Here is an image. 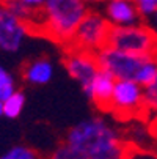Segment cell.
I'll list each match as a JSON object with an SVG mask.
<instances>
[{
    "label": "cell",
    "mask_w": 157,
    "mask_h": 159,
    "mask_svg": "<svg viewBox=\"0 0 157 159\" xmlns=\"http://www.w3.org/2000/svg\"><path fill=\"white\" fill-rule=\"evenodd\" d=\"M86 13L83 0H46L35 35L68 48Z\"/></svg>",
    "instance_id": "cell-2"
},
{
    "label": "cell",
    "mask_w": 157,
    "mask_h": 159,
    "mask_svg": "<svg viewBox=\"0 0 157 159\" xmlns=\"http://www.w3.org/2000/svg\"><path fill=\"white\" fill-rule=\"evenodd\" d=\"M49 159H86V157L79 150L71 147L68 142H63L52 151Z\"/></svg>",
    "instance_id": "cell-15"
},
{
    "label": "cell",
    "mask_w": 157,
    "mask_h": 159,
    "mask_svg": "<svg viewBox=\"0 0 157 159\" xmlns=\"http://www.w3.org/2000/svg\"><path fill=\"white\" fill-rule=\"evenodd\" d=\"M25 106V96L22 92H16L7 99L3 101V115L7 118H17Z\"/></svg>",
    "instance_id": "cell-13"
},
{
    "label": "cell",
    "mask_w": 157,
    "mask_h": 159,
    "mask_svg": "<svg viewBox=\"0 0 157 159\" xmlns=\"http://www.w3.org/2000/svg\"><path fill=\"white\" fill-rule=\"evenodd\" d=\"M107 46L133 55L157 57V35L145 22L127 27H111Z\"/></svg>",
    "instance_id": "cell-3"
},
{
    "label": "cell",
    "mask_w": 157,
    "mask_h": 159,
    "mask_svg": "<svg viewBox=\"0 0 157 159\" xmlns=\"http://www.w3.org/2000/svg\"><path fill=\"white\" fill-rule=\"evenodd\" d=\"M110 30H111V24L107 20L105 16H102L94 10H88L68 48L96 54L104 46H107Z\"/></svg>",
    "instance_id": "cell-5"
},
{
    "label": "cell",
    "mask_w": 157,
    "mask_h": 159,
    "mask_svg": "<svg viewBox=\"0 0 157 159\" xmlns=\"http://www.w3.org/2000/svg\"><path fill=\"white\" fill-rule=\"evenodd\" d=\"M2 115H3V102L0 101V117H2Z\"/></svg>",
    "instance_id": "cell-22"
},
{
    "label": "cell",
    "mask_w": 157,
    "mask_h": 159,
    "mask_svg": "<svg viewBox=\"0 0 157 159\" xmlns=\"http://www.w3.org/2000/svg\"><path fill=\"white\" fill-rule=\"evenodd\" d=\"M16 92L14 79L10 73H5L3 76H0V101H7L13 93Z\"/></svg>",
    "instance_id": "cell-16"
},
{
    "label": "cell",
    "mask_w": 157,
    "mask_h": 159,
    "mask_svg": "<svg viewBox=\"0 0 157 159\" xmlns=\"http://www.w3.org/2000/svg\"><path fill=\"white\" fill-rule=\"evenodd\" d=\"M157 117V76L145 87V121H152Z\"/></svg>",
    "instance_id": "cell-12"
},
{
    "label": "cell",
    "mask_w": 157,
    "mask_h": 159,
    "mask_svg": "<svg viewBox=\"0 0 157 159\" xmlns=\"http://www.w3.org/2000/svg\"><path fill=\"white\" fill-rule=\"evenodd\" d=\"M149 132H151V135L157 137V117L152 121H149Z\"/></svg>",
    "instance_id": "cell-20"
},
{
    "label": "cell",
    "mask_w": 157,
    "mask_h": 159,
    "mask_svg": "<svg viewBox=\"0 0 157 159\" xmlns=\"http://www.w3.org/2000/svg\"><path fill=\"white\" fill-rule=\"evenodd\" d=\"M5 73H8V71H7V70H5V68H3V66H2V65H0V76H3V74H5Z\"/></svg>",
    "instance_id": "cell-21"
},
{
    "label": "cell",
    "mask_w": 157,
    "mask_h": 159,
    "mask_svg": "<svg viewBox=\"0 0 157 159\" xmlns=\"http://www.w3.org/2000/svg\"><path fill=\"white\" fill-rule=\"evenodd\" d=\"M27 35H30V30L25 22L0 5V49L5 52H17Z\"/></svg>",
    "instance_id": "cell-8"
},
{
    "label": "cell",
    "mask_w": 157,
    "mask_h": 159,
    "mask_svg": "<svg viewBox=\"0 0 157 159\" xmlns=\"http://www.w3.org/2000/svg\"><path fill=\"white\" fill-rule=\"evenodd\" d=\"M127 159H157V153L152 150H146L143 147H137L130 143Z\"/></svg>",
    "instance_id": "cell-18"
},
{
    "label": "cell",
    "mask_w": 157,
    "mask_h": 159,
    "mask_svg": "<svg viewBox=\"0 0 157 159\" xmlns=\"http://www.w3.org/2000/svg\"><path fill=\"white\" fill-rule=\"evenodd\" d=\"M115 84H116V79L113 76L101 70L96 74V77L93 79L89 88L85 92V95L93 101V104L99 110L108 112V107L111 102V95H113V90H115Z\"/></svg>",
    "instance_id": "cell-10"
},
{
    "label": "cell",
    "mask_w": 157,
    "mask_h": 159,
    "mask_svg": "<svg viewBox=\"0 0 157 159\" xmlns=\"http://www.w3.org/2000/svg\"><path fill=\"white\" fill-rule=\"evenodd\" d=\"M86 159H127L130 142L102 117H91L74 125L64 137Z\"/></svg>",
    "instance_id": "cell-1"
},
{
    "label": "cell",
    "mask_w": 157,
    "mask_h": 159,
    "mask_svg": "<svg viewBox=\"0 0 157 159\" xmlns=\"http://www.w3.org/2000/svg\"><path fill=\"white\" fill-rule=\"evenodd\" d=\"M135 3L142 19H148L157 13V0H132Z\"/></svg>",
    "instance_id": "cell-17"
},
{
    "label": "cell",
    "mask_w": 157,
    "mask_h": 159,
    "mask_svg": "<svg viewBox=\"0 0 157 159\" xmlns=\"http://www.w3.org/2000/svg\"><path fill=\"white\" fill-rule=\"evenodd\" d=\"M108 112L121 121H145V88L135 80H116Z\"/></svg>",
    "instance_id": "cell-4"
},
{
    "label": "cell",
    "mask_w": 157,
    "mask_h": 159,
    "mask_svg": "<svg viewBox=\"0 0 157 159\" xmlns=\"http://www.w3.org/2000/svg\"><path fill=\"white\" fill-rule=\"evenodd\" d=\"M154 16H155V25H154V32H155V35H157V13H155Z\"/></svg>",
    "instance_id": "cell-23"
},
{
    "label": "cell",
    "mask_w": 157,
    "mask_h": 159,
    "mask_svg": "<svg viewBox=\"0 0 157 159\" xmlns=\"http://www.w3.org/2000/svg\"><path fill=\"white\" fill-rule=\"evenodd\" d=\"M0 159H42V156L32 147L14 145L0 156Z\"/></svg>",
    "instance_id": "cell-14"
},
{
    "label": "cell",
    "mask_w": 157,
    "mask_h": 159,
    "mask_svg": "<svg viewBox=\"0 0 157 159\" xmlns=\"http://www.w3.org/2000/svg\"><path fill=\"white\" fill-rule=\"evenodd\" d=\"M105 17L111 27H127L142 22V16L132 0H108Z\"/></svg>",
    "instance_id": "cell-9"
},
{
    "label": "cell",
    "mask_w": 157,
    "mask_h": 159,
    "mask_svg": "<svg viewBox=\"0 0 157 159\" xmlns=\"http://www.w3.org/2000/svg\"><path fill=\"white\" fill-rule=\"evenodd\" d=\"M22 2L33 10H41L44 7V3H46V0H22Z\"/></svg>",
    "instance_id": "cell-19"
},
{
    "label": "cell",
    "mask_w": 157,
    "mask_h": 159,
    "mask_svg": "<svg viewBox=\"0 0 157 159\" xmlns=\"http://www.w3.org/2000/svg\"><path fill=\"white\" fill-rule=\"evenodd\" d=\"M96 58L101 70L111 74L116 80H135L148 57L133 55L110 46H104L96 52Z\"/></svg>",
    "instance_id": "cell-6"
},
{
    "label": "cell",
    "mask_w": 157,
    "mask_h": 159,
    "mask_svg": "<svg viewBox=\"0 0 157 159\" xmlns=\"http://www.w3.org/2000/svg\"><path fill=\"white\" fill-rule=\"evenodd\" d=\"M63 65L66 68V71H68V74L77 84H80L83 92H86L89 88L93 79L101 71L94 52L80 51L74 48H64Z\"/></svg>",
    "instance_id": "cell-7"
},
{
    "label": "cell",
    "mask_w": 157,
    "mask_h": 159,
    "mask_svg": "<svg viewBox=\"0 0 157 159\" xmlns=\"http://www.w3.org/2000/svg\"><path fill=\"white\" fill-rule=\"evenodd\" d=\"M22 77L32 85H46L54 77V65L47 58H35L22 68Z\"/></svg>",
    "instance_id": "cell-11"
},
{
    "label": "cell",
    "mask_w": 157,
    "mask_h": 159,
    "mask_svg": "<svg viewBox=\"0 0 157 159\" xmlns=\"http://www.w3.org/2000/svg\"><path fill=\"white\" fill-rule=\"evenodd\" d=\"M83 2L86 3V2H99V0H83Z\"/></svg>",
    "instance_id": "cell-24"
}]
</instances>
